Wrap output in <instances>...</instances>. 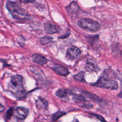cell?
Segmentation results:
<instances>
[{
	"instance_id": "6da1fadb",
	"label": "cell",
	"mask_w": 122,
	"mask_h": 122,
	"mask_svg": "<svg viewBox=\"0 0 122 122\" xmlns=\"http://www.w3.org/2000/svg\"><path fill=\"white\" fill-rule=\"evenodd\" d=\"M6 7L13 18L16 20H25L29 17L28 12L19 6L16 2L9 1L6 3Z\"/></svg>"
},
{
	"instance_id": "7a4b0ae2",
	"label": "cell",
	"mask_w": 122,
	"mask_h": 122,
	"mask_svg": "<svg viewBox=\"0 0 122 122\" xmlns=\"http://www.w3.org/2000/svg\"><path fill=\"white\" fill-rule=\"evenodd\" d=\"M78 25L83 29L93 32L97 31L101 28V25L97 21L87 18L80 19L78 21Z\"/></svg>"
},
{
	"instance_id": "3957f363",
	"label": "cell",
	"mask_w": 122,
	"mask_h": 122,
	"mask_svg": "<svg viewBox=\"0 0 122 122\" xmlns=\"http://www.w3.org/2000/svg\"><path fill=\"white\" fill-rule=\"evenodd\" d=\"M93 85L98 87L111 90H116L118 87V83L115 81L102 77L100 78Z\"/></svg>"
},
{
	"instance_id": "277c9868",
	"label": "cell",
	"mask_w": 122,
	"mask_h": 122,
	"mask_svg": "<svg viewBox=\"0 0 122 122\" xmlns=\"http://www.w3.org/2000/svg\"><path fill=\"white\" fill-rule=\"evenodd\" d=\"M14 117L19 120H24L29 114L28 110L24 107H19L15 109L13 111Z\"/></svg>"
},
{
	"instance_id": "5b68a950",
	"label": "cell",
	"mask_w": 122,
	"mask_h": 122,
	"mask_svg": "<svg viewBox=\"0 0 122 122\" xmlns=\"http://www.w3.org/2000/svg\"><path fill=\"white\" fill-rule=\"evenodd\" d=\"M81 54V51L76 47L72 46L69 47L66 52V56L68 58L73 60L77 58Z\"/></svg>"
},
{
	"instance_id": "8992f818",
	"label": "cell",
	"mask_w": 122,
	"mask_h": 122,
	"mask_svg": "<svg viewBox=\"0 0 122 122\" xmlns=\"http://www.w3.org/2000/svg\"><path fill=\"white\" fill-rule=\"evenodd\" d=\"M52 69L56 73L60 75L66 76L69 74V71L67 68L61 65L56 64L54 66Z\"/></svg>"
},
{
	"instance_id": "52a82bcc",
	"label": "cell",
	"mask_w": 122,
	"mask_h": 122,
	"mask_svg": "<svg viewBox=\"0 0 122 122\" xmlns=\"http://www.w3.org/2000/svg\"><path fill=\"white\" fill-rule=\"evenodd\" d=\"M32 58L33 61L34 63L39 65H43L47 62V60L45 57L39 54L36 53L33 54L32 56Z\"/></svg>"
},
{
	"instance_id": "ba28073f",
	"label": "cell",
	"mask_w": 122,
	"mask_h": 122,
	"mask_svg": "<svg viewBox=\"0 0 122 122\" xmlns=\"http://www.w3.org/2000/svg\"><path fill=\"white\" fill-rule=\"evenodd\" d=\"M66 9L68 13L70 14H74L76 13L78 11L79 7L77 2L73 1L68 5L66 7Z\"/></svg>"
},
{
	"instance_id": "9c48e42d",
	"label": "cell",
	"mask_w": 122,
	"mask_h": 122,
	"mask_svg": "<svg viewBox=\"0 0 122 122\" xmlns=\"http://www.w3.org/2000/svg\"><path fill=\"white\" fill-rule=\"evenodd\" d=\"M44 29L45 31L49 34H53L58 32L57 27L51 23L46 24L44 26Z\"/></svg>"
},
{
	"instance_id": "30bf717a",
	"label": "cell",
	"mask_w": 122,
	"mask_h": 122,
	"mask_svg": "<svg viewBox=\"0 0 122 122\" xmlns=\"http://www.w3.org/2000/svg\"><path fill=\"white\" fill-rule=\"evenodd\" d=\"M36 105L37 108L40 109H46L48 106V102L43 98L39 97L36 101Z\"/></svg>"
},
{
	"instance_id": "8fae6325",
	"label": "cell",
	"mask_w": 122,
	"mask_h": 122,
	"mask_svg": "<svg viewBox=\"0 0 122 122\" xmlns=\"http://www.w3.org/2000/svg\"><path fill=\"white\" fill-rule=\"evenodd\" d=\"M23 80V77L20 75H15L11 78V82L13 85L18 86L21 84Z\"/></svg>"
},
{
	"instance_id": "7c38bea8",
	"label": "cell",
	"mask_w": 122,
	"mask_h": 122,
	"mask_svg": "<svg viewBox=\"0 0 122 122\" xmlns=\"http://www.w3.org/2000/svg\"><path fill=\"white\" fill-rule=\"evenodd\" d=\"M71 91L69 90H66L64 89H59L56 92V95L60 98H63L66 97L69 93H71Z\"/></svg>"
},
{
	"instance_id": "4fadbf2b",
	"label": "cell",
	"mask_w": 122,
	"mask_h": 122,
	"mask_svg": "<svg viewBox=\"0 0 122 122\" xmlns=\"http://www.w3.org/2000/svg\"><path fill=\"white\" fill-rule=\"evenodd\" d=\"M97 68L96 64L92 61H88L86 64V70L87 71H95Z\"/></svg>"
},
{
	"instance_id": "5bb4252c",
	"label": "cell",
	"mask_w": 122,
	"mask_h": 122,
	"mask_svg": "<svg viewBox=\"0 0 122 122\" xmlns=\"http://www.w3.org/2000/svg\"><path fill=\"white\" fill-rule=\"evenodd\" d=\"M65 114H66V113L64 112L58 111V112H56V113H55L54 114H53V115L52 116V120L54 121H57L60 118H61V117H62Z\"/></svg>"
},
{
	"instance_id": "9a60e30c",
	"label": "cell",
	"mask_w": 122,
	"mask_h": 122,
	"mask_svg": "<svg viewBox=\"0 0 122 122\" xmlns=\"http://www.w3.org/2000/svg\"><path fill=\"white\" fill-rule=\"evenodd\" d=\"M52 40V38L49 36H45L41 38V42L42 45H45L51 41Z\"/></svg>"
},
{
	"instance_id": "2e32d148",
	"label": "cell",
	"mask_w": 122,
	"mask_h": 122,
	"mask_svg": "<svg viewBox=\"0 0 122 122\" xmlns=\"http://www.w3.org/2000/svg\"><path fill=\"white\" fill-rule=\"evenodd\" d=\"M84 72H79L78 74H77L76 75H74V78L77 81H79L81 82H84Z\"/></svg>"
},
{
	"instance_id": "e0dca14e",
	"label": "cell",
	"mask_w": 122,
	"mask_h": 122,
	"mask_svg": "<svg viewBox=\"0 0 122 122\" xmlns=\"http://www.w3.org/2000/svg\"><path fill=\"white\" fill-rule=\"evenodd\" d=\"M13 113V108L11 107L9 108L6 112L5 118L7 120H9L10 119L11 117L12 116V114Z\"/></svg>"
},
{
	"instance_id": "ac0fdd59",
	"label": "cell",
	"mask_w": 122,
	"mask_h": 122,
	"mask_svg": "<svg viewBox=\"0 0 122 122\" xmlns=\"http://www.w3.org/2000/svg\"><path fill=\"white\" fill-rule=\"evenodd\" d=\"M92 115H94L95 117H96V118L98 119L101 121H105L103 119V118L102 116H101V115H98V114H93Z\"/></svg>"
},
{
	"instance_id": "d6986e66",
	"label": "cell",
	"mask_w": 122,
	"mask_h": 122,
	"mask_svg": "<svg viewBox=\"0 0 122 122\" xmlns=\"http://www.w3.org/2000/svg\"><path fill=\"white\" fill-rule=\"evenodd\" d=\"M20 0L21 2H23V3H24L33 2L35 1V0Z\"/></svg>"
},
{
	"instance_id": "ffe728a7",
	"label": "cell",
	"mask_w": 122,
	"mask_h": 122,
	"mask_svg": "<svg viewBox=\"0 0 122 122\" xmlns=\"http://www.w3.org/2000/svg\"><path fill=\"white\" fill-rule=\"evenodd\" d=\"M4 109H5V108H4V106L0 104V113L2 112L4 110Z\"/></svg>"
},
{
	"instance_id": "44dd1931",
	"label": "cell",
	"mask_w": 122,
	"mask_h": 122,
	"mask_svg": "<svg viewBox=\"0 0 122 122\" xmlns=\"http://www.w3.org/2000/svg\"><path fill=\"white\" fill-rule=\"evenodd\" d=\"M69 35V33H67V34H65V35H64L63 36H61L60 37V38H61V39H64L65 38H67Z\"/></svg>"
}]
</instances>
